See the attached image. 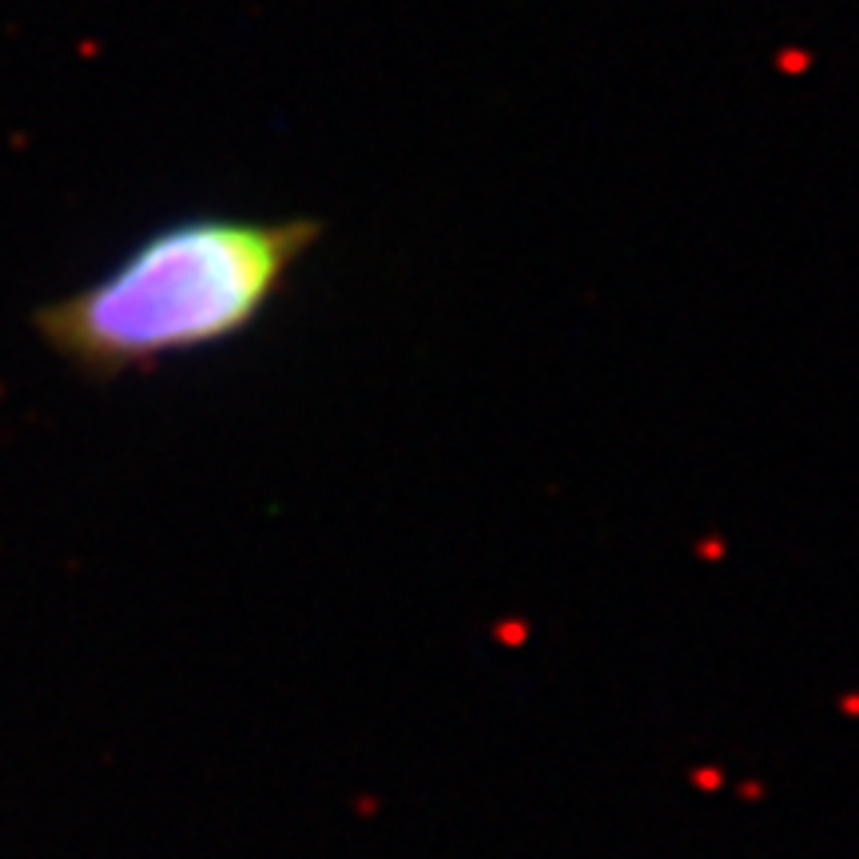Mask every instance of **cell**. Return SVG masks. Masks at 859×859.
<instances>
[{"mask_svg":"<svg viewBox=\"0 0 859 859\" xmlns=\"http://www.w3.org/2000/svg\"><path fill=\"white\" fill-rule=\"evenodd\" d=\"M319 235L315 219H175L92 283L44 303L32 331L84 382L108 386L259 327Z\"/></svg>","mask_w":859,"mask_h":859,"instance_id":"1","label":"cell"}]
</instances>
